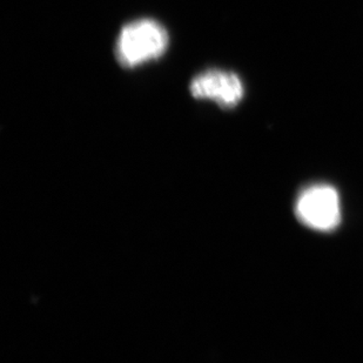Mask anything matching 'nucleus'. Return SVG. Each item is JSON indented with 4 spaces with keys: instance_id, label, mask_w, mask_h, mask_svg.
<instances>
[{
    "instance_id": "1",
    "label": "nucleus",
    "mask_w": 363,
    "mask_h": 363,
    "mask_svg": "<svg viewBox=\"0 0 363 363\" xmlns=\"http://www.w3.org/2000/svg\"><path fill=\"white\" fill-rule=\"evenodd\" d=\"M166 28L153 19H139L125 25L116 41V58L123 67L133 69L160 58L167 50Z\"/></svg>"
},
{
    "instance_id": "2",
    "label": "nucleus",
    "mask_w": 363,
    "mask_h": 363,
    "mask_svg": "<svg viewBox=\"0 0 363 363\" xmlns=\"http://www.w3.org/2000/svg\"><path fill=\"white\" fill-rule=\"evenodd\" d=\"M298 221L318 232H330L341 223L340 196L333 186L312 185L298 194L295 202Z\"/></svg>"
},
{
    "instance_id": "3",
    "label": "nucleus",
    "mask_w": 363,
    "mask_h": 363,
    "mask_svg": "<svg viewBox=\"0 0 363 363\" xmlns=\"http://www.w3.org/2000/svg\"><path fill=\"white\" fill-rule=\"evenodd\" d=\"M189 91L196 99L212 100L223 108H234L241 103L245 87L240 78L223 69H207L192 80Z\"/></svg>"
}]
</instances>
